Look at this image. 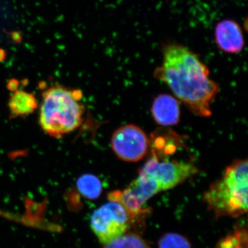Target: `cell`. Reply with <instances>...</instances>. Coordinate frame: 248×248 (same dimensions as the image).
<instances>
[{"instance_id":"obj_4","label":"cell","mask_w":248,"mask_h":248,"mask_svg":"<svg viewBox=\"0 0 248 248\" xmlns=\"http://www.w3.org/2000/svg\"><path fill=\"white\" fill-rule=\"evenodd\" d=\"M145 215H135L118 201L108 202L97 208L91 218V228L101 244H108L128 232L134 219Z\"/></svg>"},{"instance_id":"obj_13","label":"cell","mask_w":248,"mask_h":248,"mask_svg":"<svg viewBox=\"0 0 248 248\" xmlns=\"http://www.w3.org/2000/svg\"><path fill=\"white\" fill-rule=\"evenodd\" d=\"M218 248H248L247 232L244 229L236 230L221 241Z\"/></svg>"},{"instance_id":"obj_3","label":"cell","mask_w":248,"mask_h":248,"mask_svg":"<svg viewBox=\"0 0 248 248\" xmlns=\"http://www.w3.org/2000/svg\"><path fill=\"white\" fill-rule=\"evenodd\" d=\"M248 160H235L204 192V202L217 216H242L248 210Z\"/></svg>"},{"instance_id":"obj_9","label":"cell","mask_w":248,"mask_h":248,"mask_svg":"<svg viewBox=\"0 0 248 248\" xmlns=\"http://www.w3.org/2000/svg\"><path fill=\"white\" fill-rule=\"evenodd\" d=\"M8 107L11 117H24L37 108L38 102L32 93L17 89L10 98Z\"/></svg>"},{"instance_id":"obj_8","label":"cell","mask_w":248,"mask_h":248,"mask_svg":"<svg viewBox=\"0 0 248 248\" xmlns=\"http://www.w3.org/2000/svg\"><path fill=\"white\" fill-rule=\"evenodd\" d=\"M151 112L156 123L161 126L177 125L180 119L179 102L170 94H161L155 98Z\"/></svg>"},{"instance_id":"obj_6","label":"cell","mask_w":248,"mask_h":248,"mask_svg":"<svg viewBox=\"0 0 248 248\" xmlns=\"http://www.w3.org/2000/svg\"><path fill=\"white\" fill-rule=\"evenodd\" d=\"M110 145L119 159L127 162H138L148 153L150 140L141 128L128 124L114 132Z\"/></svg>"},{"instance_id":"obj_11","label":"cell","mask_w":248,"mask_h":248,"mask_svg":"<svg viewBox=\"0 0 248 248\" xmlns=\"http://www.w3.org/2000/svg\"><path fill=\"white\" fill-rule=\"evenodd\" d=\"M104 248H151L149 244L136 233L127 232L104 245Z\"/></svg>"},{"instance_id":"obj_2","label":"cell","mask_w":248,"mask_h":248,"mask_svg":"<svg viewBox=\"0 0 248 248\" xmlns=\"http://www.w3.org/2000/svg\"><path fill=\"white\" fill-rule=\"evenodd\" d=\"M82 93L60 85L42 93L40 110L41 128L52 138H60L75 131L83 122Z\"/></svg>"},{"instance_id":"obj_7","label":"cell","mask_w":248,"mask_h":248,"mask_svg":"<svg viewBox=\"0 0 248 248\" xmlns=\"http://www.w3.org/2000/svg\"><path fill=\"white\" fill-rule=\"evenodd\" d=\"M215 43L225 53L237 54L244 50L245 39L239 23L233 19H223L215 28Z\"/></svg>"},{"instance_id":"obj_1","label":"cell","mask_w":248,"mask_h":248,"mask_svg":"<svg viewBox=\"0 0 248 248\" xmlns=\"http://www.w3.org/2000/svg\"><path fill=\"white\" fill-rule=\"evenodd\" d=\"M161 53L162 63L155 69V78L166 83L196 115L210 117L211 104L219 87L210 79L206 65L198 55L180 44H164Z\"/></svg>"},{"instance_id":"obj_10","label":"cell","mask_w":248,"mask_h":248,"mask_svg":"<svg viewBox=\"0 0 248 248\" xmlns=\"http://www.w3.org/2000/svg\"><path fill=\"white\" fill-rule=\"evenodd\" d=\"M77 187L80 194L86 200H94L102 195V182L93 174H84L77 181Z\"/></svg>"},{"instance_id":"obj_14","label":"cell","mask_w":248,"mask_h":248,"mask_svg":"<svg viewBox=\"0 0 248 248\" xmlns=\"http://www.w3.org/2000/svg\"><path fill=\"white\" fill-rule=\"evenodd\" d=\"M0 216L8 218H14V216H11V215H7V214L4 213V212L1 211V210H0Z\"/></svg>"},{"instance_id":"obj_12","label":"cell","mask_w":248,"mask_h":248,"mask_svg":"<svg viewBox=\"0 0 248 248\" xmlns=\"http://www.w3.org/2000/svg\"><path fill=\"white\" fill-rule=\"evenodd\" d=\"M159 248H192L185 236L176 233H166L159 241Z\"/></svg>"},{"instance_id":"obj_5","label":"cell","mask_w":248,"mask_h":248,"mask_svg":"<svg viewBox=\"0 0 248 248\" xmlns=\"http://www.w3.org/2000/svg\"><path fill=\"white\" fill-rule=\"evenodd\" d=\"M199 171L193 163L179 160H160L153 154L140 170L139 174L151 178L162 192L179 185L197 174Z\"/></svg>"}]
</instances>
